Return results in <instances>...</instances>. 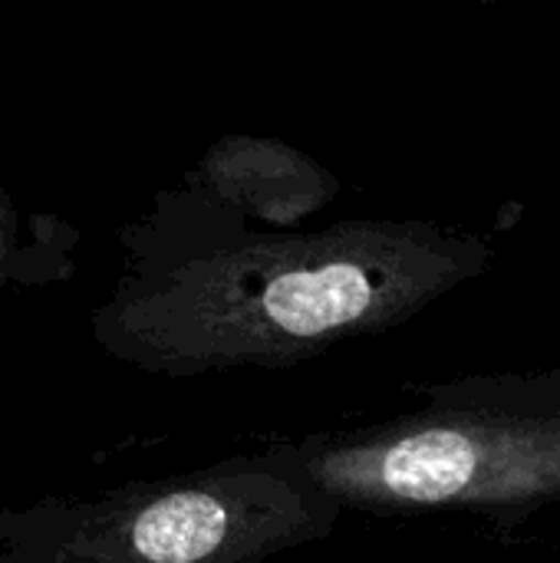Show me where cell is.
<instances>
[{"label":"cell","instance_id":"6da1fadb","mask_svg":"<svg viewBox=\"0 0 560 563\" xmlns=\"http://www.w3.org/2000/svg\"><path fill=\"white\" fill-rule=\"evenodd\" d=\"M132 247L96 336L165 376L290 369L409 323L492 267L479 231L426 218L261 228L195 185L162 198Z\"/></svg>","mask_w":560,"mask_h":563},{"label":"cell","instance_id":"7a4b0ae2","mask_svg":"<svg viewBox=\"0 0 560 563\" xmlns=\"http://www.w3.org/2000/svg\"><path fill=\"white\" fill-rule=\"evenodd\" d=\"M294 452L343 511L525 518L560 501V373L429 386L399 416L297 439Z\"/></svg>","mask_w":560,"mask_h":563},{"label":"cell","instance_id":"3957f363","mask_svg":"<svg viewBox=\"0 0 560 563\" xmlns=\"http://www.w3.org/2000/svg\"><path fill=\"white\" fill-rule=\"evenodd\" d=\"M343 515L284 442L92 498L3 511L0 563H267L330 538Z\"/></svg>","mask_w":560,"mask_h":563},{"label":"cell","instance_id":"277c9868","mask_svg":"<svg viewBox=\"0 0 560 563\" xmlns=\"http://www.w3.org/2000/svg\"><path fill=\"white\" fill-rule=\"evenodd\" d=\"M188 185L261 228H294L340 191V181L323 165L257 135L221 139Z\"/></svg>","mask_w":560,"mask_h":563},{"label":"cell","instance_id":"5b68a950","mask_svg":"<svg viewBox=\"0 0 560 563\" xmlns=\"http://www.w3.org/2000/svg\"><path fill=\"white\" fill-rule=\"evenodd\" d=\"M10 231H13V205H10L7 191L0 188V264H3V254H7Z\"/></svg>","mask_w":560,"mask_h":563}]
</instances>
